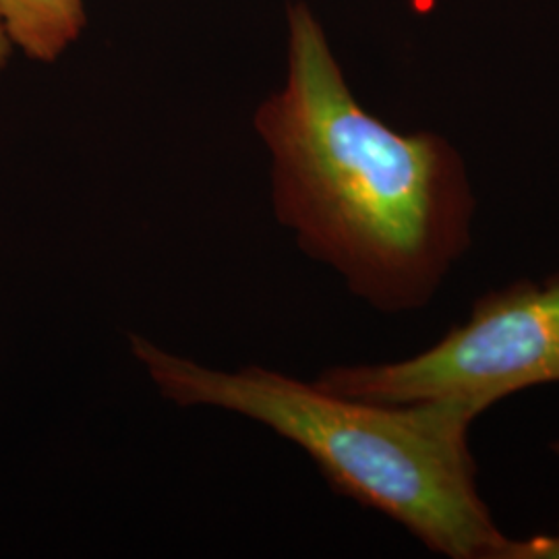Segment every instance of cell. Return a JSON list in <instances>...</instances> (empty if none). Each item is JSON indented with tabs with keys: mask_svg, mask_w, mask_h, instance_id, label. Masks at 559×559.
<instances>
[{
	"mask_svg": "<svg viewBox=\"0 0 559 559\" xmlns=\"http://www.w3.org/2000/svg\"><path fill=\"white\" fill-rule=\"evenodd\" d=\"M11 55H13V44L7 38L4 29H2V23H0V71L7 67Z\"/></svg>",
	"mask_w": 559,
	"mask_h": 559,
	"instance_id": "8992f818",
	"label": "cell"
},
{
	"mask_svg": "<svg viewBox=\"0 0 559 559\" xmlns=\"http://www.w3.org/2000/svg\"><path fill=\"white\" fill-rule=\"evenodd\" d=\"M253 127L276 221L381 313L417 311L473 245L477 198L459 147L402 133L353 94L320 17L286 7V75Z\"/></svg>",
	"mask_w": 559,
	"mask_h": 559,
	"instance_id": "6da1fadb",
	"label": "cell"
},
{
	"mask_svg": "<svg viewBox=\"0 0 559 559\" xmlns=\"http://www.w3.org/2000/svg\"><path fill=\"white\" fill-rule=\"evenodd\" d=\"M316 383L381 404L448 402L475 417L516 392L559 383V272L487 290L464 320L408 359L328 367Z\"/></svg>",
	"mask_w": 559,
	"mask_h": 559,
	"instance_id": "3957f363",
	"label": "cell"
},
{
	"mask_svg": "<svg viewBox=\"0 0 559 559\" xmlns=\"http://www.w3.org/2000/svg\"><path fill=\"white\" fill-rule=\"evenodd\" d=\"M131 355L162 399L255 420L295 443L328 485L399 522L429 551L498 559L506 533L483 500L468 433L479 419L448 402L381 404L340 396L274 369L205 367L131 334Z\"/></svg>",
	"mask_w": 559,
	"mask_h": 559,
	"instance_id": "7a4b0ae2",
	"label": "cell"
},
{
	"mask_svg": "<svg viewBox=\"0 0 559 559\" xmlns=\"http://www.w3.org/2000/svg\"><path fill=\"white\" fill-rule=\"evenodd\" d=\"M0 23L25 57L55 62L80 40L87 15L83 0H0Z\"/></svg>",
	"mask_w": 559,
	"mask_h": 559,
	"instance_id": "277c9868",
	"label": "cell"
},
{
	"mask_svg": "<svg viewBox=\"0 0 559 559\" xmlns=\"http://www.w3.org/2000/svg\"><path fill=\"white\" fill-rule=\"evenodd\" d=\"M498 559H559V531L531 539L508 537Z\"/></svg>",
	"mask_w": 559,
	"mask_h": 559,
	"instance_id": "5b68a950",
	"label": "cell"
},
{
	"mask_svg": "<svg viewBox=\"0 0 559 559\" xmlns=\"http://www.w3.org/2000/svg\"><path fill=\"white\" fill-rule=\"evenodd\" d=\"M551 452H554V454L559 459V440L551 443Z\"/></svg>",
	"mask_w": 559,
	"mask_h": 559,
	"instance_id": "52a82bcc",
	"label": "cell"
}]
</instances>
